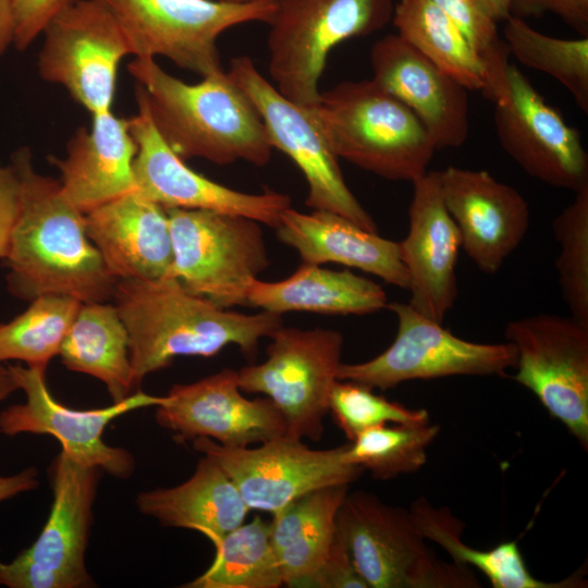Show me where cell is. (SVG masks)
<instances>
[{"label":"cell","mask_w":588,"mask_h":588,"mask_svg":"<svg viewBox=\"0 0 588 588\" xmlns=\"http://www.w3.org/2000/svg\"><path fill=\"white\" fill-rule=\"evenodd\" d=\"M13 0H0V57L13 44Z\"/></svg>","instance_id":"cell-44"},{"label":"cell","mask_w":588,"mask_h":588,"mask_svg":"<svg viewBox=\"0 0 588 588\" xmlns=\"http://www.w3.org/2000/svg\"><path fill=\"white\" fill-rule=\"evenodd\" d=\"M85 216L87 235L118 281L170 277L173 250L163 207L136 191Z\"/></svg>","instance_id":"cell-23"},{"label":"cell","mask_w":588,"mask_h":588,"mask_svg":"<svg viewBox=\"0 0 588 588\" xmlns=\"http://www.w3.org/2000/svg\"><path fill=\"white\" fill-rule=\"evenodd\" d=\"M373 389L347 381L336 380L329 397V412L335 424L350 441L363 431L387 425H424L429 413L408 408L372 392Z\"/></svg>","instance_id":"cell-37"},{"label":"cell","mask_w":588,"mask_h":588,"mask_svg":"<svg viewBox=\"0 0 588 588\" xmlns=\"http://www.w3.org/2000/svg\"><path fill=\"white\" fill-rule=\"evenodd\" d=\"M269 338L267 359L237 371L240 389L267 395L281 412L287 436L319 441L343 336L333 329L281 326Z\"/></svg>","instance_id":"cell-9"},{"label":"cell","mask_w":588,"mask_h":588,"mask_svg":"<svg viewBox=\"0 0 588 588\" xmlns=\"http://www.w3.org/2000/svg\"><path fill=\"white\" fill-rule=\"evenodd\" d=\"M228 74L254 103L272 147L287 155L304 174L308 185L306 205L313 210L338 213L367 231L377 232L376 222L346 185L339 158L309 107L285 98L247 56L232 58Z\"/></svg>","instance_id":"cell-14"},{"label":"cell","mask_w":588,"mask_h":588,"mask_svg":"<svg viewBox=\"0 0 588 588\" xmlns=\"http://www.w3.org/2000/svg\"><path fill=\"white\" fill-rule=\"evenodd\" d=\"M136 58L162 56L201 77L222 71L219 36L230 27L270 23L275 0L234 4L218 0H102Z\"/></svg>","instance_id":"cell-8"},{"label":"cell","mask_w":588,"mask_h":588,"mask_svg":"<svg viewBox=\"0 0 588 588\" xmlns=\"http://www.w3.org/2000/svg\"><path fill=\"white\" fill-rule=\"evenodd\" d=\"M493 121L501 147L527 174L574 193L588 186V155L579 132L513 64Z\"/></svg>","instance_id":"cell-17"},{"label":"cell","mask_w":588,"mask_h":588,"mask_svg":"<svg viewBox=\"0 0 588 588\" xmlns=\"http://www.w3.org/2000/svg\"><path fill=\"white\" fill-rule=\"evenodd\" d=\"M488 16L497 22L505 21L511 16L513 0H478Z\"/></svg>","instance_id":"cell-45"},{"label":"cell","mask_w":588,"mask_h":588,"mask_svg":"<svg viewBox=\"0 0 588 588\" xmlns=\"http://www.w3.org/2000/svg\"><path fill=\"white\" fill-rule=\"evenodd\" d=\"M412 183L408 232L399 242L408 274L407 304L443 323L457 297L455 269L461 237L442 199L439 171H427Z\"/></svg>","instance_id":"cell-21"},{"label":"cell","mask_w":588,"mask_h":588,"mask_svg":"<svg viewBox=\"0 0 588 588\" xmlns=\"http://www.w3.org/2000/svg\"><path fill=\"white\" fill-rule=\"evenodd\" d=\"M138 112L128 119L137 145L133 162L137 192L166 208L203 209L238 215L275 228L291 207L286 194L265 189L243 193L219 184L191 169L167 145L151 120L143 88L136 85Z\"/></svg>","instance_id":"cell-18"},{"label":"cell","mask_w":588,"mask_h":588,"mask_svg":"<svg viewBox=\"0 0 588 588\" xmlns=\"http://www.w3.org/2000/svg\"><path fill=\"white\" fill-rule=\"evenodd\" d=\"M439 173L442 199L457 226L461 248L482 272H498L527 234V201L485 170L451 166Z\"/></svg>","instance_id":"cell-20"},{"label":"cell","mask_w":588,"mask_h":588,"mask_svg":"<svg viewBox=\"0 0 588 588\" xmlns=\"http://www.w3.org/2000/svg\"><path fill=\"white\" fill-rule=\"evenodd\" d=\"M309 109L338 158L390 181L414 182L438 149L419 119L372 79L339 83Z\"/></svg>","instance_id":"cell-4"},{"label":"cell","mask_w":588,"mask_h":588,"mask_svg":"<svg viewBox=\"0 0 588 588\" xmlns=\"http://www.w3.org/2000/svg\"><path fill=\"white\" fill-rule=\"evenodd\" d=\"M69 0H13V44L25 50L42 33L48 21Z\"/></svg>","instance_id":"cell-40"},{"label":"cell","mask_w":588,"mask_h":588,"mask_svg":"<svg viewBox=\"0 0 588 588\" xmlns=\"http://www.w3.org/2000/svg\"><path fill=\"white\" fill-rule=\"evenodd\" d=\"M516 350L513 379L588 448V324L572 316L538 314L506 323Z\"/></svg>","instance_id":"cell-13"},{"label":"cell","mask_w":588,"mask_h":588,"mask_svg":"<svg viewBox=\"0 0 588 588\" xmlns=\"http://www.w3.org/2000/svg\"><path fill=\"white\" fill-rule=\"evenodd\" d=\"M91 118L90 130L78 128L68 143L64 159L49 157L61 172L62 193L84 213L137 191L133 170L137 145L128 119L111 110Z\"/></svg>","instance_id":"cell-24"},{"label":"cell","mask_w":588,"mask_h":588,"mask_svg":"<svg viewBox=\"0 0 588 588\" xmlns=\"http://www.w3.org/2000/svg\"><path fill=\"white\" fill-rule=\"evenodd\" d=\"M21 181V208L4 262L10 293L32 301L45 294L81 303L107 302L118 280L87 235L86 216L60 181L35 171L28 148L11 159Z\"/></svg>","instance_id":"cell-1"},{"label":"cell","mask_w":588,"mask_h":588,"mask_svg":"<svg viewBox=\"0 0 588 588\" xmlns=\"http://www.w3.org/2000/svg\"><path fill=\"white\" fill-rule=\"evenodd\" d=\"M269 23V74L289 100L311 107L331 50L373 34L393 17V0H275Z\"/></svg>","instance_id":"cell-6"},{"label":"cell","mask_w":588,"mask_h":588,"mask_svg":"<svg viewBox=\"0 0 588 588\" xmlns=\"http://www.w3.org/2000/svg\"><path fill=\"white\" fill-rule=\"evenodd\" d=\"M397 319L392 344L370 360L341 364L338 380L387 390L415 379L451 376H505L516 366L510 342L487 344L461 339L408 304L388 303Z\"/></svg>","instance_id":"cell-10"},{"label":"cell","mask_w":588,"mask_h":588,"mask_svg":"<svg viewBox=\"0 0 588 588\" xmlns=\"http://www.w3.org/2000/svg\"><path fill=\"white\" fill-rule=\"evenodd\" d=\"M347 487L317 489L273 515L271 543L284 585L302 587L324 561Z\"/></svg>","instance_id":"cell-28"},{"label":"cell","mask_w":588,"mask_h":588,"mask_svg":"<svg viewBox=\"0 0 588 588\" xmlns=\"http://www.w3.org/2000/svg\"><path fill=\"white\" fill-rule=\"evenodd\" d=\"M9 322L0 323V362L20 360L47 370L82 305L74 297L45 294Z\"/></svg>","instance_id":"cell-33"},{"label":"cell","mask_w":588,"mask_h":588,"mask_svg":"<svg viewBox=\"0 0 588 588\" xmlns=\"http://www.w3.org/2000/svg\"><path fill=\"white\" fill-rule=\"evenodd\" d=\"M19 389L26 400L0 413V432L5 436L20 433L54 437L62 451L74 461L101 469L119 479L130 478L135 470L134 456L123 448L108 445L102 440L105 428L132 411L157 406L164 400L139 390L126 399L103 408L78 411L59 403L46 383L45 369L9 365Z\"/></svg>","instance_id":"cell-16"},{"label":"cell","mask_w":588,"mask_h":588,"mask_svg":"<svg viewBox=\"0 0 588 588\" xmlns=\"http://www.w3.org/2000/svg\"><path fill=\"white\" fill-rule=\"evenodd\" d=\"M247 305L281 315L307 311L327 315H366L385 308V291L351 270H330L303 262L284 280H254Z\"/></svg>","instance_id":"cell-27"},{"label":"cell","mask_w":588,"mask_h":588,"mask_svg":"<svg viewBox=\"0 0 588 588\" xmlns=\"http://www.w3.org/2000/svg\"><path fill=\"white\" fill-rule=\"evenodd\" d=\"M16 390H19V385L10 366L0 362V402Z\"/></svg>","instance_id":"cell-46"},{"label":"cell","mask_w":588,"mask_h":588,"mask_svg":"<svg viewBox=\"0 0 588 588\" xmlns=\"http://www.w3.org/2000/svg\"><path fill=\"white\" fill-rule=\"evenodd\" d=\"M112 298L128 333L134 389L177 356L211 357L233 344L253 357L259 341L282 326L281 315L219 307L173 277L119 280Z\"/></svg>","instance_id":"cell-2"},{"label":"cell","mask_w":588,"mask_h":588,"mask_svg":"<svg viewBox=\"0 0 588 588\" xmlns=\"http://www.w3.org/2000/svg\"><path fill=\"white\" fill-rule=\"evenodd\" d=\"M397 35L468 90L492 97L488 64L462 30L430 0H400Z\"/></svg>","instance_id":"cell-30"},{"label":"cell","mask_w":588,"mask_h":588,"mask_svg":"<svg viewBox=\"0 0 588 588\" xmlns=\"http://www.w3.org/2000/svg\"><path fill=\"white\" fill-rule=\"evenodd\" d=\"M462 30L489 68L493 103L505 94L510 51L498 34L497 23L478 0H430Z\"/></svg>","instance_id":"cell-38"},{"label":"cell","mask_w":588,"mask_h":588,"mask_svg":"<svg viewBox=\"0 0 588 588\" xmlns=\"http://www.w3.org/2000/svg\"><path fill=\"white\" fill-rule=\"evenodd\" d=\"M59 355L68 369L103 382L113 403L135 390L128 333L114 304L82 303Z\"/></svg>","instance_id":"cell-29"},{"label":"cell","mask_w":588,"mask_h":588,"mask_svg":"<svg viewBox=\"0 0 588 588\" xmlns=\"http://www.w3.org/2000/svg\"><path fill=\"white\" fill-rule=\"evenodd\" d=\"M411 514L425 539L439 544L463 566H475L494 588H583L587 581L572 575L558 583L537 579L527 568L516 541L503 542L490 550L475 549L462 538L463 524L446 507H434L418 499Z\"/></svg>","instance_id":"cell-31"},{"label":"cell","mask_w":588,"mask_h":588,"mask_svg":"<svg viewBox=\"0 0 588 588\" xmlns=\"http://www.w3.org/2000/svg\"><path fill=\"white\" fill-rule=\"evenodd\" d=\"M218 1L226 2V3H234V4H245V3H250L258 0H218Z\"/></svg>","instance_id":"cell-47"},{"label":"cell","mask_w":588,"mask_h":588,"mask_svg":"<svg viewBox=\"0 0 588 588\" xmlns=\"http://www.w3.org/2000/svg\"><path fill=\"white\" fill-rule=\"evenodd\" d=\"M210 567L187 588H278L283 578L271 543V523L255 516L215 544Z\"/></svg>","instance_id":"cell-32"},{"label":"cell","mask_w":588,"mask_h":588,"mask_svg":"<svg viewBox=\"0 0 588 588\" xmlns=\"http://www.w3.org/2000/svg\"><path fill=\"white\" fill-rule=\"evenodd\" d=\"M440 427L424 425H381L359 433L345 444L344 460L373 478L388 480L415 473L427 462V449L438 437Z\"/></svg>","instance_id":"cell-35"},{"label":"cell","mask_w":588,"mask_h":588,"mask_svg":"<svg viewBox=\"0 0 588 588\" xmlns=\"http://www.w3.org/2000/svg\"><path fill=\"white\" fill-rule=\"evenodd\" d=\"M156 407V420L184 442L206 437L225 446H248L286 434L270 399L248 400L237 371L223 369L196 382L173 385Z\"/></svg>","instance_id":"cell-19"},{"label":"cell","mask_w":588,"mask_h":588,"mask_svg":"<svg viewBox=\"0 0 588 588\" xmlns=\"http://www.w3.org/2000/svg\"><path fill=\"white\" fill-rule=\"evenodd\" d=\"M372 81L403 102L424 124L437 148L460 147L469 133L468 89L397 34L370 50Z\"/></svg>","instance_id":"cell-22"},{"label":"cell","mask_w":588,"mask_h":588,"mask_svg":"<svg viewBox=\"0 0 588 588\" xmlns=\"http://www.w3.org/2000/svg\"><path fill=\"white\" fill-rule=\"evenodd\" d=\"M193 443L220 465L249 510L272 515L317 489L348 486L364 470L344 460L345 444L313 450L287 434L254 449L225 446L206 437L195 438Z\"/></svg>","instance_id":"cell-15"},{"label":"cell","mask_w":588,"mask_h":588,"mask_svg":"<svg viewBox=\"0 0 588 588\" xmlns=\"http://www.w3.org/2000/svg\"><path fill=\"white\" fill-rule=\"evenodd\" d=\"M61 450L51 467L53 501L35 542L12 562L0 560V586L85 588L94 586L85 552L100 476Z\"/></svg>","instance_id":"cell-11"},{"label":"cell","mask_w":588,"mask_h":588,"mask_svg":"<svg viewBox=\"0 0 588 588\" xmlns=\"http://www.w3.org/2000/svg\"><path fill=\"white\" fill-rule=\"evenodd\" d=\"M544 13L560 16L583 37H588V0H513L511 15L539 17Z\"/></svg>","instance_id":"cell-41"},{"label":"cell","mask_w":588,"mask_h":588,"mask_svg":"<svg viewBox=\"0 0 588 588\" xmlns=\"http://www.w3.org/2000/svg\"><path fill=\"white\" fill-rule=\"evenodd\" d=\"M278 238L294 248L305 264H340L408 289L399 242L380 236L330 211L309 213L286 208L274 228Z\"/></svg>","instance_id":"cell-25"},{"label":"cell","mask_w":588,"mask_h":588,"mask_svg":"<svg viewBox=\"0 0 588 588\" xmlns=\"http://www.w3.org/2000/svg\"><path fill=\"white\" fill-rule=\"evenodd\" d=\"M166 212L173 250L170 277L219 307L247 305L252 283L269 266L261 223L212 210Z\"/></svg>","instance_id":"cell-7"},{"label":"cell","mask_w":588,"mask_h":588,"mask_svg":"<svg viewBox=\"0 0 588 588\" xmlns=\"http://www.w3.org/2000/svg\"><path fill=\"white\" fill-rule=\"evenodd\" d=\"M302 587L368 588V585L355 567L343 539L336 531L324 561Z\"/></svg>","instance_id":"cell-39"},{"label":"cell","mask_w":588,"mask_h":588,"mask_svg":"<svg viewBox=\"0 0 588 588\" xmlns=\"http://www.w3.org/2000/svg\"><path fill=\"white\" fill-rule=\"evenodd\" d=\"M560 244L555 261L562 296L571 316L588 324V186L553 220Z\"/></svg>","instance_id":"cell-36"},{"label":"cell","mask_w":588,"mask_h":588,"mask_svg":"<svg viewBox=\"0 0 588 588\" xmlns=\"http://www.w3.org/2000/svg\"><path fill=\"white\" fill-rule=\"evenodd\" d=\"M504 22V42L510 54L523 65L556 79L587 113L588 37L563 39L548 36L513 15Z\"/></svg>","instance_id":"cell-34"},{"label":"cell","mask_w":588,"mask_h":588,"mask_svg":"<svg viewBox=\"0 0 588 588\" xmlns=\"http://www.w3.org/2000/svg\"><path fill=\"white\" fill-rule=\"evenodd\" d=\"M38 485V473L34 467H28L11 476H0V502L36 489Z\"/></svg>","instance_id":"cell-43"},{"label":"cell","mask_w":588,"mask_h":588,"mask_svg":"<svg viewBox=\"0 0 588 588\" xmlns=\"http://www.w3.org/2000/svg\"><path fill=\"white\" fill-rule=\"evenodd\" d=\"M336 531L368 588H478L469 567L427 548L411 512L366 492L345 495Z\"/></svg>","instance_id":"cell-5"},{"label":"cell","mask_w":588,"mask_h":588,"mask_svg":"<svg viewBox=\"0 0 588 588\" xmlns=\"http://www.w3.org/2000/svg\"><path fill=\"white\" fill-rule=\"evenodd\" d=\"M21 208V181L12 164L0 162V259H4Z\"/></svg>","instance_id":"cell-42"},{"label":"cell","mask_w":588,"mask_h":588,"mask_svg":"<svg viewBox=\"0 0 588 588\" xmlns=\"http://www.w3.org/2000/svg\"><path fill=\"white\" fill-rule=\"evenodd\" d=\"M40 76L62 85L90 114L111 110L130 44L102 0H69L46 24Z\"/></svg>","instance_id":"cell-12"},{"label":"cell","mask_w":588,"mask_h":588,"mask_svg":"<svg viewBox=\"0 0 588 588\" xmlns=\"http://www.w3.org/2000/svg\"><path fill=\"white\" fill-rule=\"evenodd\" d=\"M127 68L144 90L156 130L181 159L220 166L243 160L257 167L270 161L273 147L264 122L228 72L188 84L154 58H136Z\"/></svg>","instance_id":"cell-3"},{"label":"cell","mask_w":588,"mask_h":588,"mask_svg":"<svg viewBox=\"0 0 588 588\" xmlns=\"http://www.w3.org/2000/svg\"><path fill=\"white\" fill-rule=\"evenodd\" d=\"M136 505L160 524L198 531L213 544L241 526L249 511L232 480L207 455L186 481L144 491L137 495Z\"/></svg>","instance_id":"cell-26"}]
</instances>
